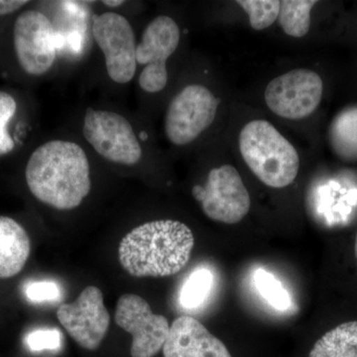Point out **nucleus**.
<instances>
[{
  "label": "nucleus",
  "instance_id": "nucleus-13",
  "mask_svg": "<svg viewBox=\"0 0 357 357\" xmlns=\"http://www.w3.org/2000/svg\"><path fill=\"white\" fill-rule=\"evenodd\" d=\"M162 351L164 357H232L222 340L190 316L173 321Z\"/></svg>",
  "mask_w": 357,
  "mask_h": 357
},
{
  "label": "nucleus",
  "instance_id": "nucleus-22",
  "mask_svg": "<svg viewBox=\"0 0 357 357\" xmlns=\"http://www.w3.org/2000/svg\"><path fill=\"white\" fill-rule=\"evenodd\" d=\"M63 338L58 328H37L25 335L24 342L32 352L58 351L62 347Z\"/></svg>",
  "mask_w": 357,
  "mask_h": 357
},
{
  "label": "nucleus",
  "instance_id": "nucleus-10",
  "mask_svg": "<svg viewBox=\"0 0 357 357\" xmlns=\"http://www.w3.org/2000/svg\"><path fill=\"white\" fill-rule=\"evenodd\" d=\"M13 43L18 63L28 75L42 76L53 67L57 56L55 29L44 13H21L14 23Z\"/></svg>",
  "mask_w": 357,
  "mask_h": 357
},
{
  "label": "nucleus",
  "instance_id": "nucleus-9",
  "mask_svg": "<svg viewBox=\"0 0 357 357\" xmlns=\"http://www.w3.org/2000/svg\"><path fill=\"white\" fill-rule=\"evenodd\" d=\"M93 38L105 56L110 79L117 84H128L135 76L136 43L132 26L121 14L105 13L96 16Z\"/></svg>",
  "mask_w": 357,
  "mask_h": 357
},
{
  "label": "nucleus",
  "instance_id": "nucleus-12",
  "mask_svg": "<svg viewBox=\"0 0 357 357\" xmlns=\"http://www.w3.org/2000/svg\"><path fill=\"white\" fill-rule=\"evenodd\" d=\"M57 318L73 340L86 351L100 347L110 323L102 292L96 286L84 288L74 303L61 305Z\"/></svg>",
  "mask_w": 357,
  "mask_h": 357
},
{
  "label": "nucleus",
  "instance_id": "nucleus-1",
  "mask_svg": "<svg viewBox=\"0 0 357 357\" xmlns=\"http://www.w3.org/2000/svg\"><path fill=\"white\" fill-rule=\"evenodd\" d=\"M33 196L59 211L77 208L91 190V166L83 148L67 140H51L37 148L25 170Z\"/></svg>",
  "mask_w": 357,
  "mask_h": 357
},
{
  "label": "nucleus",
  "instance_id": "nucleus-3",
  "mask_svg": "<svg viewBox=\"0 0 357 357\" xmlns=\"http://www.w3.org/2000/svg\"><path fill=\"white\" fill-rule=\"evenodd\" d=\"M239 150L251 172L268 187L281 189L297 178L299 154L270 122L245 124L239 134Z\"/></svg>",
  "mask_w": 357,
  "mask_h": 357
},
{
  "label": "nucleus",
  "instance_id": "nucleus-6",
  "mask_svg": "<svg viewBox=\"0 0 357 357\" xmlns=\"http://www.w3.org/2000/svg\"><path fill=\"white\" fill-rule=\"evenodd\" d=\"M192 194L201 203L204 215L215 222L236 225L250 210L248 189L238 171L231 165L213 169L206 184L195 185Z\"/></svg>",
  "mask_w": 357,
  "mask_h": 357
},
{
  "label": "nucleus",
  "instance_id": "nucleus-23",
  "mask_svg": "<svg viewBox=\"0 0 357 357\" xmlns=\"http://www.w3.org/2000/svg\"><path fill=\"white\" fill-rule=\"evenodd\" d=\"M26 299L33 304L57 302L62 297L60 286L51 280H32L23 286Z\"/></svg>",
  "mask_w": 357,
  "mask_h": 357
},
{
  "label": "nucleus",
  "instance_id": "nucleus-5",
  "mask_svg": "<svg viewBox=\"0 0 357 357\" xmlns=\"http://www.w3.org/2000/svg\"><path fill=\"white\" fill-rule=\"evenodd\" d=\"M220 100L202 84L185 86L169 103L164 128L174 145L184 146L210 128L217 115Z\"/></svg>",
  "mask_w": 357,
  "mask_h": 357
},
{
  "label": "nucleus",
  "instance_id": "nucleus-19",
  "mask_svg": "<svg viewBox=\"0 0 357 357\" xmlns=\"http://www.w3.org/2000/svg\"><path fill=\"white\" fill-rule=\"evenodd\" d=\"M253 281L258 294L275 310L284 312L291 307L290 295L273 274L259 268L253 275Z\"/></svg>",
  "mask_w": 357,
  "mask_h": 357
},
{
  "label": "nucleus",
  "instance_id": "nucleus-26",
  "mask_svg": "<svg viewBox=\"0 0 357 357\" xmlns=\"http://www.w3.org/2000/svg\"><path fill=\"white\" fill-rule=\"evenodd\" d=\"M354 253H356V258L357 261V234L356 237V243H354Z\"/></svg>",
  "mask_w": 357,
  "mask_h": 357
},
{
  "label": "nucleus",
  "instance_id": "nucleus-2",
  "mask_svg": "<svg viewBox=\"0 0 357 357\" xmlns=\"http://www.w3.org/2000/svg\"><path fill=\"white\" fill-rule=\"evenodd\" d=\"M194 234L185 223L159 220L143 223L121 239L119 259L134 277H168L189 262Z\"/></svg>",
  "mask_w": 357,
  "mask_h": 357
},
{
  "label": "nucleus",
  "instance_id": "nucleus-20",
  "mask_svg": "<svg viewBox=\"0 0 357 357\" xmlns=\"http://www.w3.org/2000/svg\"><path fill=\"white\" fill-rule=\"evenodd\" d=\"M236 3L248 13L251 27L256 31L266 29L278 20V0H238Z\"/></svg>",
  "mask_w": 357,
  "mask_h": 357
},
{
  "label": "nucleus",
  "instance_id": "nucleus-8",
  "mask_svg": "<svg viewBox=\"0 0 357 357\" xmlns=\"http://www.w3.org/2000/svg\"><path fill=\"white\" fill-rule=\"evenodd\" d=\"M324 83L314 70L295 69L275 77L265 89V102L273 114L298 121L318 109Z\"/></svg>",
  "mask_w": 357,
  "mask_h": 357
},
{
  "label": "nucleus",
  "instance_id": "nucleus-17",
  "mask_svg": "<svg viewBox=\"0 0 357 357\" xmlns=\"http://www.w3.org/2000/svg\"><path fill=\"white\" fill-rule=\"evenodd\" d=\"M215 287V275L208 268L197 267L185 278L178 295L181 306L188 311H195L206 304Z\"/></svg>",
  "mask_w": 357,
  "mask_h": 357
},
{
  "label": "nucleus",
  "instance_id": "nucleus-16",
  "mask_svg": "<svg viewBox=\"0 0 357 357\" xmlns=\"http://www.w3.org/2000/svg\"><path fill=\"white\" fill-rule=\"evenodd\" d=\"M335 153L347 161L357 160V105L342 110L328 131Z\"/></svg>",
  "mask_w": 357,
  "mask_h": 357
},
{
  "label": "nucleus",
  "instance_id": "nucleus-11",
  "mask_svg": "<svg viewBox=\"0 0 357 357\" xmlns=\"http://www.w3.org/2000/svg\"><path fill=\"white\" fill-rule=\"evenodd\" d=\"M115 323L132 335L131 357H154L170 332L168 319L154 314L146 301L135 294H124L117 301Z\"/></svg>",
  "mask_w": 357,
  "mask_h": 357
},
{
  "label": "nucleus",
  "instance_id": "nucleus-25",
  "mask_svg": "<svg viewBox=\"0 0 357 357\" xmlns=\"http://www.w3.org/2000/svg\"><path fill=\"white\" fill-rule=\"evenodd\" d=\"M102 3L105 4V6H109V7H119L122 6V4H124V1H102Z\"/></svg>",
  "mask_w": 357,
  "mask_h": 357
},
{
  "label": "nucleus",
  "instance_id": "nucleus-18",
  "mask_svg": "<svg viewBox=\"0 0 357 357\" xmlns=\"http://www.w3.org/2000/svg\"><path fill=\"white\" fill-rule=\"evenodd\" d=\"M318 2L314 0H283L280 1L278 22L288 36L301 38L311 27L312 7Z\"/></svg>",
  "mask_w": 357,
  "mask_h": 357
},
{
  "label": "nucleus",
  "instance_id": "nucleus-24",
  "mask_svg": "<svg viewBox=\"0 0 357 357\" xmlns=\"http://www.w3.org/2000/svg\"><path fill=\"white\" fill-rule=\"evenodd\" d=\"M27 3L26 0H0V16L15 13Z\"/></svg>",
  "mask_w": 357,
  "mask_h": 357
},
{
  "label": "nucleus",
  "instance_id": "nucleus-7",
  "mask_svg": "<svg viewBox=\"0 0 357 357\" xmlns=\"http://www.w3.org/2000/svg\"><path fill=\"white\" fill-rule=\"evenodd\" d=\"M180 39V27L169 16H158L145 28L142 40L136 46V62L145 66L138 79L143 91L156 93L166 88L167 61L177 50Z\"/></svg>",
  "mask_w": 357,
  "mask_h": 357
},
{
  "label": "nucleus",
  "instance_id": "nucleus-21",
  "mask_svg": "<svg viewBox=\"0 0 357 357\" xmlns=\"http://www.w3.org/2000/svg\"><path fill=\"white\" fill-rule=\"evenodd\" d=\"M17 103L13 96L0 91V156L10 153L14 140L8 131V124L16 114Z\"/></svg>",
  "mask_w": 357,
  "mask_h": 357
},
{
  "label": "nucleus",
  "instance_id": "nucleus-14",
  "mask_svg": "<svg viewBox=\"0 0 357 357\" xmlns=\"http://www.w3.org/2000/svg\"><path fill=\"white\" fill-rule=\"evenodd\" d=\"M31 250L29 236L13 218L0 217V279L22 271Z\"/></svg>",
  "mask_w": 357,
  "mask_h": 357
},
{
  "label": "nucleus",
  "instance_id": "nucleus-4",
  "mask_svg": "<svg viewBox=\"0 0 357 357\" xmlns=\"http://www.w3.org/2000/svg\"><path fill=\"white\" fill-rule=\"evenodd\" d=\"M84 139L102 158L123 166H133L142 157V147L130 122L109 110H86Z\"/></svg>",
  "mask_w": 357,
  "mask_h": 357
},
{
  "label": "nucleus",
  "instance_id": "nucleus-15",
  "mask_svg": "<svg viewBox=\"0 0 357 357\" xmlns=\"http://www.w3.org/2000/svg\"><path fill=\"white\" fill-rule=\"evenodd\" d=\"M309 357H357V321L340 324L326 333Z\"/></svg>",
  "mask_w": 357,
  "mask_h": 357
}]
</instances>
